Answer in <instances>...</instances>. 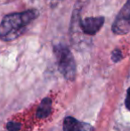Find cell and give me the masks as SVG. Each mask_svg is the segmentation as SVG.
<instances>
[{
	"mask_svg": "<svg viewBox=\"0 0 130 131\" xmlns=\"http://www.w3.org/2000/svg\"><path fill=\"white\" fill-rule=\"evenodd\" d=\"M39 15L37 9L5 15L0 23V39L8 42L23 34L27 26Z\"/></svg>",
	"mask_w": 130,
	"mask_h": 131,
	"instance_id": "obj_1",
	"label": "cell"
},
{
	"mask_svg": "<svg viewBox=\"0 0 130 131\" xmlns=\"http://www.w3.org/2000/svg\"><path fill=\"white\" fill-rule=\"evenodd\" d=\"M57 67L59 71L68 80L73 81L76 78V62L72 53L66 46L60 44L54 47Z\"/></svg>",
	"mask_w": 130,
	"mask_h": 131,
	"instance_id": "obj_2",
	"label": "cell"
},
{
	"mask_svg": "<svg viewBox=\"0 0 130 131\" xmlns=\"http://www.w3.org/2000/svg\"><path fill=\"white\" fill-rule=\"evenodd\" d=\"M111 29L117 35H125L130 31V0H127L120 11Z\"/></svg>",
	"mask_w": 130,
	"mask_h": 131,
	"instance_id": "obj_3",
	"label": "cell"
},
{
	"mask_svg": "<svg viewBox=\"0 0 130 131\" xmlns=\"http://www.w3.org/2000/svg\"><path fill=\"white\" fill-rule=\"evenodd\" d=\"M104 23V17H87L80 20L79 26L82 32L87 36H94L101 29Z\"/></svg>",
	"mask_w": 130,
	"mask_h": 131,
	"instance_id": "obj_4",
	"label": "cell"
},
{
	"mask_svg": "<svg viewBox=\"0 0 130 131\" xmlns=\"http://www.w3.org/2000/svg\"><path fill=\"white\" fill-rule=\"evenodd\" d=\"M63 131H93L91 125L80 122L73 117H66L63 121Z\"/></svg>",
	"mask_w": 130,
	"mask_h": 131,
	"instance_id": "obj_5",
	"label": "cell"
},
{
	"mask_svg": "<svg viewBox=\"0 0 130 131\" xmlns=\"http://www.w3.org/2000/svg\"><path fill=\"white\" fill-rule=\"evenodd\" d=\"M52 111V100L49 97H45L40 103L39 106L38 107L36 116L38 119H45L51 113Z\"/></svg>",
	"mask_w": 130,
	"mask_h": 131,
	"instance_id": "obj_6",
	"label": "cell"
},
{
	"mask_svg": "<svg viewBox=\"0 0 130 131\" xmlns=\"http://www.w3.org/2000/svg\"><path fill=\"white\" fill-rule=\"evenodd\" d=\"M21 128V123L15 121H10L6 124V128L8 131H19Z\"/></svg>",
	"mask_w": 130,
	"mask_h": 131,
	"instance_id": "obj_7",
	"label": "cell"
},
{
	"mask_svg": "<svg viewBox=\"0 0 130 131\" xmlns=\"http://www.w3.org/2000/svg\"><path fill=\"white\" fill-rule=\"evenodd\" d=\"M122 58H123V55H122V53L120 49H115V50L112 51V53H111V60L114 62H120V60H122Z\"/></svg>",
	"mask_w": 130,
	"mask_h": 131,
	"instance_id": "obj_8",
	"label": "cell"
},
{
	"mask_svg": "<svg viewBox=\"0 0 130 131\" xmlns=\"http://www.w3.org/2000/svg\"><path fill=\"white\" fill-rule=\"evenodd\" d=\"M125 104L127 109L130 112V88L127 89V97H126L125 100Z\"/></svg>",
	"mask_w": 130,
	"mask_h": 131,
	"instance_id": "obj_9",
	"label": "cell"
}]
</instances>
